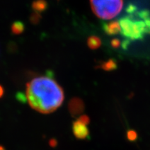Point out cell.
Returning a JSON list of instances; mask_svg holds the SVG:
<instances>
[{
	"label": "cell",
	"mask_w": 150,
	"mask_h": 150,
	"mask_svg": "<svg viewBox=\"0 0 150 150\" xmlns=\"http://www.w3.org/2000/svg\"><path fill=\"white\" fill-rule=\"evenodd\" d=\"M26 96L29 106L42 114L55 111L65 99L61 86L50 76H40L31 80L27 84Z\"/></svg>",
	"instance_id": "obj_1"
},
{
	"label": "cell",
	"mask_w": 150,
	"mask_h": 150,
	"mask_svg": "<svg viewBox=\"0 0 150 150\" xmlns=\"http://www.w3.org/2000/svg\"><path fill=\"white\" fill-rule=\"evenodd\" d=\"M92 11L97 18L110 20L121 12L123 0H90Z\"/></svg>",
	"instance_id": "obj_2"
},
{
	"label": "cell",
	"mask_w": 150,
	"mask_h": 150,
	"mask_svg": "<svg viewBox=\"0 0 150 150\" xmlns=\"http://www.w3.org/2000/svg\"><path fill=\"white\" fill-rule=\"evenodd\" d=\"M68 110L72 117H77L81 115L85 110L83 101L79 97H73L68 103Z\"/></svg>",
	"instance_id": "obj_3"
},
{
	"label": "cell",
	"mask_w": 150,
	"mask_h": 150,
	"mask_svg": "<svg viewBox=\"0 0 150 150\" xmlns=\"http://www.w3.org/2000/svg\"><path fill=\"white\" fill-rule=\"evenodd\" d=\"M72 132L77 139H90V131L86 125L79 121H74L72 124Z\"/></svg>",
	"instance_id": "obj_4"
},
{
	"label": "cell",
	"mask_w": 150,
	"mask_h": 150,
	"mask_svg": "<svg viewBox=\"0 0 150 150\" xmlns=\"http://www.w3.org/2000/svg\"><path fill=\"white\" fill-rule=\"evenodd\" d=\"M102 27L103 31L108 35H117L121 31L120 25L119 22L117 21L103 22Z\"/></svg>",
	"instance_id": "obj_5"
},
{
	"label": "cell",
	"mask_w": 150,
	"mask_h": 150,
	"mask_svg": "<svg viewBox=\"0 0 150 150\" xmlns=\"http://www.w3.org/2000/svg\"><path fill=\"white\" fill-rule=\"evenodd\" d=\"M97 67L106 72L115 70L117 68V61L114 59H110L105 61H101Z\"/></svg>",
	"instance_id": "obj_6"
},
{
	"label": "cell",
	"mask_w": 150,
	"mask_h": 150,
	"mask_svg": "<svg viewBox=\"0 0 150 150\" xmlns=\"http://www.w3.org/2000/svg\"><path fill=\"white\" fill-rule=\"evenodd\" d=\"M87 45L91 50H97L102 45V40L97 35H91L88 38Z\"/></svg>",
	"instance_id": "obj_7"
},
{
	"label": "cell",
	"mask_w": 150,
	"mask_h": 150,
	"mask_svg": "<svg viewBox=\"0 0 150 150\" xmlns=\"http://www.w3.org/2000/svg\"><path fill=\"white\" fill-rule=\"evenodd\" d=\"M48 4L45 0H35L32 4V8L35 12L40 13L47 8Z\"/></svg>",
	"instance_id": "obj_8"
},
{
	"label": "cell",
	"mask_w": 150,
	"mask_h": 150,
	"mask_svg": "<svg viewBox=\"0 0 150 150\" xmlns=\"http://www.w3.org/2000/svg\"><path fill=\"white\" fill-rule=\"evenodd\" d=\"M25 25L21 21H16L11 25V32L14 35H20L24 32Z\"/></svg>",
	"instance_id": "obj_9"
},
{
	"label": "cell",
	"mask_w": 150,
	"mask_h": 150,
	"mask_svg": "<svg viewBox=\"0 0 150 150\" xmlns=\"http://www.w3.org/2000/svg\"><path fill=\"white\" fill-rule=\"evenodd\" d=\"M41 19H42V16H41V15L40 13H38L34 12L30 16L29 20L31 24H34V25H36V24H38L40 23Z\"/></svg>",
	"instance_id": "obj_10"
},
{
	"label": "cell",
	"mask_w": 150,
	"mask_h": 150,
	"mask_svg": "<svg viewBox=\"0 0 150 150\" xmlns=\"http://www.w3.org/2000/svg\"><path fill=\"white\" fill-rule=\"evenodd\" d=\"M127 138L129 141H131V142L136 141L137 138H138V134H137L136 131L131 130V129H130V130H129L127 132Z\"/></svg>",
	"instance_id": "obj_11"
},
{
	"label": "cell",
	"mask_w": 150,
	"mask_h": 150,
	"mask_svg": "<svg viewBox=\"0 0 150 150\" xmlns=\"http://www.w3.org/2000/svg\"><path fill=\"white\" fill-rule=\"evenodd\" d=\"M138 8L136 5L132 4H129L128 6L126 8V12L128 15H134L138 11Z\"/></svg>",
	"instance_id": "obj_12"
},
{
	"label": "cell",
	"mask_w": 150,
	"mask_h": 150,
	"mask_svg": "<svg viewBox=\"0 0 150 150\" xmlns=\"http://www.w3.org/2000/svg\"><path fill=\"white\" fill-rule=\"evenodd\" d=\"M16 97L17 100L21 103H25L27 101L26 94H24L23 93H22V92H18V93H17Z\"/></svg>",
	"instance_id": "obj_13"
},
{
	"label": "cell",
	"mask_w": 150,
	"mask_h": 150,
	"mask_svg": "<svg viewBox=\"0 0 150 150\" xmlns=\"http://www.w3.org/2000/svg\"><path fill=\"white\" fill-rule=\"evenodd\" d=\"M77 120L79 121L81 123H82V124H83V125H86V126H87L88 125H89V124H90V117L86 115H81L80 117L77 119Z\"/></svg>",
	"instance_id": "obj_14"
},
{
	"label": "cell",
	"mask_w": 150,
	"mask_h": 150,
	"mask_svg": "<svg viewBox=\"0 0 150 150\" xmlns=\"http://www.w3.org/2000/svg\"><path fill=\"white\" fill-rule=\"evenodd\" d=\"M110 45H111V47L114 49H117L119 48L122 45L121 41L117 38H113L112 39L111 41H110Z\"/></svg>",
	"instance_id": "obj_15"
},
{
	"label": "cell",
	"mask_w": 150,
	"mask_h": 150,
	"mask_svg": "<svg viewBox=\"0 0 150 150\" xmlns=\"http://www.w3.org/2000/svg\"><path fill=\"white\" fill-rule=\"evenodd\" d=\"M145 22V27H146V33L148 34H150V16L149 18L143 20Z\"/></svg>",
	"instance_id": "obj_16"
},
{
	"label": "cell",
	"mask_w": 150,
	"mask_h": 150,
	"mask_svg": "<svg viewBox=\"0 0 150 150\" xmlns=\"http://www.w3.org/2000/svg\"><path fill=\"white\" fill-rule=\"evenodd\" d=\"M49 144H50V147H56L58 145V142H57V140H56V139L52 138V139L50 140V141H49Z\"/></svg>",
	"instance_id": "obj_17"
},
{
	"label": "cell",
	"mask_w": 150,
	"mask_h": 150,
	"mask_svg": "<svg viewBox=\"0 0 150 150\" xmlns=\"http://www.w3.org/2000/svg\"><path fill=\"white\" fill-rule=\"evenodd\" d=\"M129 45H130V40H127V39L122 42V47L124 50H127V49L128 48Z\"/></svg>",
	"instance_id": "obj_18"
},
{
	"label": "cell",
	"mask_w": 150,
	"mask_h": 150,
	"mask_svg": "<svg viewBox=\"0 0 150 150\" xmlns=\"http://www.w3.org/2000/svg\"><path fill=\"white\" fill-rule=\"evenodd\" d=\"M4 90L2 86L0 85V98L4 96Z\"/></svg>",
	"instance_id": "obj_19"
},
{
	"label": "cell",
	"mask_w": 150,
	"mask_h": 150,
	"mask_svg": "<svg viewBox=\"0 0 150 150\" xmlns=\"http://www.w3.org/2000/svg\"><path fill=\"white\" fill-rule=\"evenodd\" d=\"M0 150H6L2 145H0Z\"/></svg>",
	"instance_id": "obj_20"
}]
</instances>
